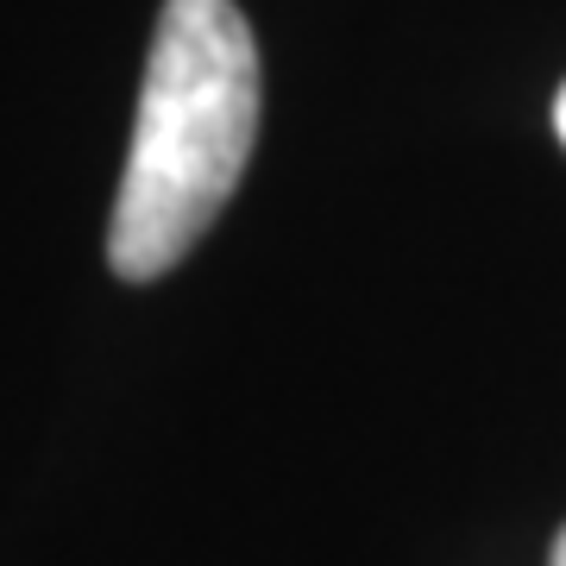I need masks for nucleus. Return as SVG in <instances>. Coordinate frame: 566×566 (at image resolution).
Here are the masks:
<instances>
[{
    "mask_svg": "<svg viewBox=\"0 0 566 566\" xmlns=\"http://www.w3.org/2000/svg\"><path fill=\"white\" fill-rule=\"evenodd\" d=\"M259 139V44L233 0H164L107 259L133 283L189 259Z\"/></svg>",
    "mask_w": 566,
    "mask_h": 566,
    "instance_id": "nucleus-1",
    "label": "nucleus"
},
{
    "mask_svg": "<svg viewBox=\"0 0 566 566\" xmlns=\"http://www.w3.org/2000/svg\"><path fill=\"white\" fill-rule=\"evenodd\" d=\"M554 126H560V145H566V88H560V102H554Z\"/></svg>",
    "mask_w": 566,
    "mask_h": 566,
    "instance_id": "nucleus-2",
    "label": "nucleus"
},
{
    "mask_svg": "<svg viewBox=\"0 0 566 566\" xmlns=\"http://www.w3.org/2000/svg\"><path fill=\"white\" fill-rule=\"evenodd\" d=\"M554 566H566V528H560V542H554Z\"/></svg>",
    "mask_w": 566,
    "mask_h": 566,
    "instance_id": "nucleus-3",
    "label": "nucleus"
}]
</instances>
